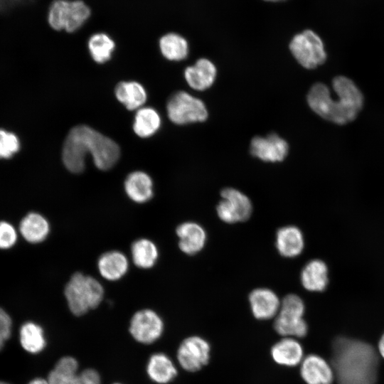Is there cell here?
<instances>
[{
  "instance_id": "obj_3",
  "label": "cell",
  "mask_w": 384,
  "mask_h": 384,
  "mask_svg": "<svg viewBox=\"0 0 384 384\" xmlns=\"http://www.w3.org/2000/svg\"><path fill=\"white\" fill-rule=\"evenodd\" d=\"M332 86L338 96L336 100L331 97L326 85L315 83L307 95L309 107L320 117L338 124L353 121L363 105L361 92L351 79L345 76L334 78Z\"/></svg>"
},
{
  "instance_id": "obj_20",
  "label": "cell",
  "mask_w": 384,
  "mask_h": 384,
  "mask_svg": "<svg viewBox=\"0 0 384 384\" xmlns=\"http://www.w3.org/2000/svg\"><path fill=\"white\" fill-rule=\"evenodd\" d=\"M124 190L128 197L138 203H146L153 196V182L145 172L130 173L124 181Z\"/></svg>"
},
{
  "instance_id": "obj_31",
  "label": "cell",
  "mask_w": 384,
  "mask_h": 384,
  "mask_svg": "<svg viewBox=\"0 0 384 384\" xmlns=\"http://www.w3.org/2000/svg\"><path fill=\"white\" fill-rule=\"evenodd\" d=\"M19 148V140L16 134L0 129V159L11 158Z\"/></svg>"
},
{
  "instance_id": "obj_28",
  "label": "cell",
  "mask_w": 384,
  "mask_h": 384,
  "mask_svg": "<svg viewBox=\"0 0 384 384\" xmlns=\"http://www.w3.org/2000/svg\"><path fill=\"white\" fill-rule=\"evenodd\" d=\"M159 48L162 55L170 60H181L188 54L186 40L179 34L169 33L163 36L159 41Z\"/></svg>"
},
{
  "instance_id": "obj_7",
  "label": "cell",
  "mask_w": 384,
  "mask_h": 384,
  "mask_svg": "<svg viewBox=\"0 0 384 384\" xmlns=\"http://www.w3.org/2000/svg\"><path fill=\"white\" fill-rule=\"evenodd\" d=\"M289 47L294 58L305 68H315L326 60V53L321 38L311 29L304 30L294 35Z\"/></svg>"
},
{
  "instance_id": "obj_29",
  "label": "cell",
  "mask_w": 384,
  "mask_h": 384,
  "mask_svg": "<svg viewBox=\"0 0 384 384\" xmlns=\"http://www.w3.org/2000/svg\"><path fill=\"white\" fill-rule=\"evenodd\" d=\"M20 341L23 348L33 353L41 351L46 345L42 328L33 322L25 323L21 326Z\"/></svg>"
},
{
  "instance_id": "obj_30",
  "label": "cell",
  "mask_w": 384,
  "mask_h": 384,
  "mask_svg": "<svg viewBox=\"0 0 384 384\" xmlns=\"http://www.w3.org/2000/svg\"><path fill=\"white\" fill-rule=\"evenodd\" d=\"M115 47L114 42L105 33H95L88 41V48L93 60L103 63L110 59Z\"/></svg>"
},
{
  "instance_id": "obj_24",
  "label": "cell",
  "mask_w": 384,
  "mask_h": 384,
  "mask_svg": "<svg viewBox=\"0 0 384 384\" xmlns=\"http://www.w3.org/2000/svg\"><path fill=\"white\" fill-rule=\"evenodd\" d=\"M115 96L127 110L141 108L146 100V92L144 87L134 81L120 82L115 88Z\"/></svg>"
},
{
  "instance_id": "obj_13",
  "label": "cell",
  "mask_w": 384,
  "mask_h": 384,
  "mask_svg": "<svg viewBox=\"0 0 384 384\" xmlns=\"http://www.w3.org/2000/svg\"><path fill=\"white\" fill-rule=\"evenodd\" d=\"M252 156L264 161H282L288 153V144L277 134L272 133L266 137H255L250 148Z\"/></svg>"
},
{
  "instance_id": "obj_21",
  "label": "cell",
  "mask_w": 384,
  "mask_h": 384,
  "mask_svg": "<svg viewBox=\"0 0 384 384\" xmlns=\"http://www.w3.org/2000/svg\"><path fill=\"white\" fill-rule=\"evenodd\" d=\"M128 267L127 257L117 250L103 253L97 261L99 272L103 278L110 281L122 278L127 273Z\"/></svg>"
},
{
  "instance_id": "obj_37",
  "label": "cell",
  "mask_w": 384,
  "mask_h": 384,
  "mask_svg": "<svg viewBox=\"0 0 384 384\" xmlns=\"http://www.w3.org/2000/svg\"><path fill=\"white\" fill-rule=\"evenodd\" d=\"M0 384H8V383H4V382H0Z\"/></svg>"
},
{
  "instance_id": "obj_6",
  "label": "cell",
  "mask_w": 384,
  "mask_h": 384,
  "mask_svg": "<svg viewBox=\"0 0 384 384\" xmlns=\"http://www.w3.org/2000/svg\"><path fill=\"white\" fill-rule=\"evenodd\" d=\"M90 15V9L82 1L55 0L50 6L48 20L53 29L73 32L82 26Z\"/></svg>"
},
{
  "instance_id": "obj_22",
  "label": "cell",
  "mask_w": 384,
  "mask_h": 384,
  "mask_svg": "<svg viewBox=\"0 0 384 384\" xmlns=\"http://www.w3.org/2000/svg\"><path fill=\"white\" fill-rule=\"evenodd\" d=\"M19 230L22 237L28 242H43L48 235L50 225L47 219L40 213L31 212L25 215L20 222Z\"/></svg>"
},
{
  "instance_id": "obj_27",
  "label": "cell",
  "mask_w": 384,
  "mask_h": 384,
  "mask_svg": "<svg viewBox=\"0 0 384 384\" xmlns=\"http://www.w3.org/2000/svg\"><path fill=\"white\" fill-rule=\"evenodd\" d=\"M131 252L134 265L142 269L153 267L159 255L156 245L145 238L135 240L132 245Z\"/></svg>"
},
{
  "instance_id": "obj_34",
  "label": "cell",
  "mask_w": 384,
  "mask_h": 384,
  "mask_svg": "<svg viewBox=\"0 0 384 384\" xmlns=\"http://www.w3.org/2000/svg\"><path fill=\"white\" fill-rule=\"evenodd\" d=\"M378 346H379V351L380 354L382 355V356L384 358V334L379 341Z\"/></svg>"
},
{
  "instance_id": "obj_18",
  "label": "cell",
  "mask_w": 384,
  "mask_h": 384,
  "mask_svg": "<svg viewBox=\"0 0 384 384\" xmlns=\"http://www.w3.org/2000/svg\"><path fill=\"white\" fill-rule=\"evenodd\" d=\"M184 75L190 87L196 90H204L213 85L216 68L209 60L201 58L193 65L186 68Z\"/></svg>"
},
{
  "instance_id": "obj_38",
  "label": "cell",
  "mask_w": 384,
  "mask_h": 384,
  "mask_svg": "<svg viewBox=\"0 0 384 384\" xmlns=\"http://www.w3.org/2000/svg\"><path fill=\"white\" fill-rule=\"evenodd\" d=\"M114 384H119V383H114Z\"/></svg>"
},
{
  "instance_id": "obj_5",
  "label": "cell",
  "mask_w": 384,
  "mask_h": 384,
  "mask_svg": "<svg viewBox=\"0 0 384 384\" xmlns=\"http://www.w3.org/2000/svg\"><path fill=\"white\" fill-rule=\"evenodd\" d=\"M304 311V303L299 296L294 294L285 296L274 319L276 332L284 337H304L308 332L307 324L303 318Z\"/></svg>"
},
{
  "instance_id": "obj_1",
  "label": "cell",
  "mask_w": 384,
  "mask_h": 384,
  "mask_svg": "<svg viewBox=\"0 0 384 384\" xmlns=\"http://www.w3.org/2000/svg\"><path fill=\"white\" fill-rule=\"evenodd\" d=\"M87 154L92 156L97 169L106 171L118 161L120 149L112 139L92 128L84 124L75 126L63 144V162L70 172L81 173L85 169Z\"/></svg>"
},
{
  "instance_id": "obj_8",
  "label": "cell",
  "mask_w": 384,
  "mask_h": 384,
  "mask_svg": "<svg viewBox=\"0 0 384 384\" xmlns=\"http://www.w3.org/2000/svg\"><path fill=\"white\" fill-rule=\"evenodd\" d=\"M166 109L170 120L177 124L203 122L208 117L204 103L184 91L174 93L168 100Z\"/></svg>"
},
{
  "instance_id": "obj_25",
  "label": "cell",
  "mask_w": 384,
  "mask_h": 384,
  "mask_svg": "<svg viewBox=\"0 0 384 384\" xmlns=\"http://www.w3.org/2000/svg\"><path fill=\"white\" fill-rule=\"evenodd\" d=\"M147 373L154 382L166 384L176 376L177 370L167 356L156 353L152 355L149 361Z\"/></svg>"
},
{
  "instance_id": "obj_15",
  "label": "cell",
  "mask_w": 384,
  "mask_h": 384,
  "mask_svg": "<svg viewBox=\"0 0 384 384\" xmlns=\"http://www.w3.org/2000/svg\"><path fill=\"white\" fill-rule=\"evenodd\" d=\"M300 364V375L306 384H331L333 369L321 356L308 355Z\"/></svg>"
},
{
  "instance_id": "obj_11",
  "label": "cell",
  "mask_w": 384,
  "mask_h": 384,
  "mask_svg": "<svg viewBox=\"0 0 384 384\" xmlns=\"http://www.w3.org/2000/svg\"><path fill=\"white\" fill-rule=\"evenodd\" d=\"M210 353V343L205 338L192 336L181 343L177 351V359L184 370L196 372L208 363Z\"/></svg>"
},
{
  "instance_id": "obj_23",
  "label": "cell",
  "mask_w": 384,
  "mask_h": 384,
  "mask_svg": "<svg viewBox=\"0 0 384 384\" xmlns=\"http://www.w3.org/2000/svg\"><path fill=\"white\" fill-rule=\"evenodd\" d=\"M328 268L324 262L315 259L309 261L301 272L303 287L311 292H321L328 284Z\"/></svg>"
},
{
  "instance_id": "obj_35",
  "label": "cell",
  "mask_w": 384,
  "mask_h": 384,
  "mask_svg": "<svg viewBox=\"0 0 384 384\" xmlns=\"http://www.w3.org/2000/svg\"><path fill=\"white\" fill-rule=\"evenodd\" d=\"M28 384H48L46 380L42 378H36L31 380Z\"/></svg>"
},
{
  "instance_id": "obj_10",
  "label": "cell",
  "mask_w": 384,
  "mask_h": 384,
  "mask_svg": "<svg viewBox=\"0 0 384 384\" xmlns=\"http://www.w3.org/2000/svg\"><path fill=\"white\" fill-rule=\"evenodd\" d=\"M78 361L65 356L56 363L48 377V384H100L98 373L94 369H85L78 373Z\"/></svg>"
},
{
  "instance_id": "obj_32",
  "label": "cell",
  "mask_w": 384,
  "mask_h": 384,
  "mask_svg": "<svg viewBox=\"0 0 384 384\" xmlns=\"http://www.w3.org/2000/svg\"><path fill=\"white\" fill-rule=\"evenodd\" d=\"M17 232L9 222L0 221V249L13 247L17 240Z\"/></svg>"
},
{
  "instance_id": "obj_4",
  "label": "cell",
  "mask_w": 384,
  "mask_h": 384,
  "mask_svg": "<svg viewBox=\"0 0 384 384\" xmlns=\"http://www.w3.org/2000/svg\"><path fill=\"white\" fill-rule=\"evenodd\" d=\"M64 293L70 311L81 316L99 306L104 289L96 279L75 272L67 283Z\"/></svg>"
},
{
  "instance_id": "obj_36",
  "label": "cell",
  "mask_w": 384,
  "mask_h": 384,
  "mask_svg": "<svg viewBox=\"0 0 384 384\" xmlns=\"http://www.w3.org/2000/svg\"><path fill=\"white\" fill-rule=\"evenodd\" d=\"M263 1H267V2H280V1H284L286 0H263Z\"/></svg>"
},
{
  "instance_id": "obj_17",
  "label": "cell",
  "mask_w": 384,
  "mask_h": 384,
  "mask_svg": "<svg viewBox=\"0 0 384 384\" xmlns=\"http://www.w3.org/2000/svg\"><path fill=\"white\" fill-rule=\"evenodd\" d=\"M271 356L280 366L294 367L300 364L304 358L303 348L294 338L284 337L272 346Z\"/></svg>"
},
{
  "instance_id": "obj_2",
  "label": "cell",
  "mask_w": 384,
  "mask_h": 384,
  "mask_svg": "<svg viewBox=\"0 0 384 384\" xmlns=\"http://www.w3.org/2000/svg\"><path fill=\"white\" fill-rule=\"evenodd\" d=\"M331 365L338 384H375L378 358L373 347L345 336L332 343Z\"/></svg>"
},
{
  "instance_id": "obj_9",
  "label": "cell",
  "mask_w": 384,
  "mask_h": 384,
  "mask_svg": "<svg viewBox=\"0 0 384 384\" xmlns=\"http://www.w3.org/2000/svg\"><path fill=\"white\" fill-rule=\"evenodd\" d=\"M222 199L216 207L219 218L226 223L247 220L252 214V206L249 198L240 191L225 188L220 193Z\"/></svg>"
},
{
  "instance_id": "obj_12",
  "label": "cell",
  "mask_w": 384,
  "mask_h": 384,
  "mask_svg": "<svg viewBox=\"0 0 384 384\" xmlns=\"http://www.w3.org/2000/svg\"><path fill=\"white\" fill-rule=\"evenodd\" d=\"M163 329L161 319L151 309H142L136 312L130 321V334L135 340L144 344L157 340L162 334Z\"/></svg>"
},
{
  "instance_id": "obj_16",
  "label": "cell",
  "mask_w": 384,
  "mask_h": 384,
  "mask_svg": "<svg viewBox=\"0 0 384 384\" xmlns=\"http://www.w3.org/2000/svg\"><path fill=\"white\" fill-rule=\"evenodd\" d=\"M176 232L179 238V248L187 255L196 254L203 248L206 244V231L196 223H183L177 227Z\"/></svg>"
},
{
  "instance_id": "obj_14",
  "label": "cell",
  "mask_w": 384,
  "mask_h": 384,
  "mask_svg": "<svg viewBox=\"0 0 384 384\" xmlns=\"http://www.w3.org/2000/svg\"><path fill=\"white\" fill-rule=\"evenodd\" d=\"M253 316L259 320H267L277 316L281 302L277 295L267 288H257L249 295Z\"/></svg>"
},
{
  "instance_id": "obj_26",
  "label": "cell",
  "mask_w": 384,
  "mask_h": 384,
  "mask_svg": "<svg viewBox=\"0 0 384 384\" xmlns=\"http://www.w3.org/2000/svg\"><path fill=\"white\" fill-rule=\"evenodd\" d=\"M161 126V118L156 110L151 107H141L135 114L133 129L142 138L155 134Z\"/></svg>"
},
{
  "instance_id": "obj_33",
  "label": "cell",
  "mask_w": 384,
  "mask_h": 384,
  "mask_svg": "<svg viewBox=\"0 0 384 384\" xmlns=\"http://www.w3.org/2000/svg\"><path fill=\"white\" fill-rule=\"evenodd\" d=\"M11 331V319L9 315L0 307V350L9 338Z\"/></svg>"
},
{
  "instance_id": "obj_19",
  "label": "cell",
  "mask_w": 384,
  "mask_h": 384,
  "mask_svg": "<svg viewBox=\"0 0 384 384\" xmlns=\"http://www.w3.org/2000/svg\"><path fill=\"white\" fill-rule=\"evenodd\" d=\"M304 240L302 231L296 226L288 225L279 228L276 235V247L285 257H294L302 252Z\"/></svg>"
}]
</instances>
